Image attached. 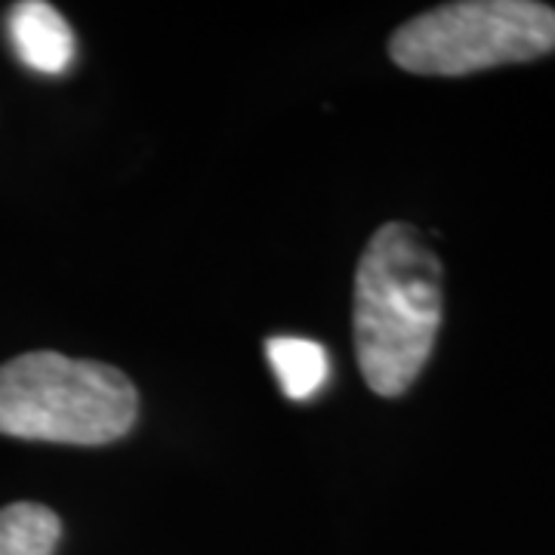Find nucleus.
<instances>
[{
	"label": "nucleus",
	"instance_id": "obj_1",
	"mask_svg": "<svg viewBox=\"0 0 555 555\" xmlns=\"http://www.w3.org/2000/svg\"><path fill=\"white\" fill-rule=\"evenodd\" d=\"M441 262L423 232L386 222L358 259L352 331L361 377L383 398L404 396L433 356L444 291Z\"/></svg>",
	"mask_w": 555,
	"mask_h": 555
},
{
	"label": "nucleus",
	"instance_id": "obj_3",
	"mask_svg": "<svg viewBox=\"0 0 555 555\" xmlns=\"http://www.w3.org/2000/svg\"><path fill=\"white\" fill-rule=\"evenodd\" d=\"M555 50V10L534 0H460L404 22L389 40L398 68L460 78Z\"/></svg>",
	"mask_w": 555,
	"mask_h": 555
},
{
	"label": "nucleus",
	"instance_id": "obj_6",
	"mask_svg": "<svg viewBox=\"0 0 555 555\" xmlns=\"http://www.w3.org/2000/svg\"><path fill=\"white\" fill-rule=\"evenodd\" d=\"M62 521L43 503H10L0 509V555H53Z\"/></svg>",
	"mask_w": 555,
	"mask_h": 555
},
{
	"label": "nucleus",
	"instance_id": "obj_5",
	"mask_svg": "<svg viewBox=\"0 0 555 555\" xmlns=\"http://www.w3.org/2000/svg\"><path fill=\"white\" fill-rule=\"evenodd\" d=\"M266 352L281 392L291 401H309L324 386L331 371V356L315 339L272 337L266 343Z\"/></svg>",
	"mask_w": 555,
	"mask_h": 555
},
{
	"label": "nucleus",
	"instance_id": "obj_2",
	"mask_svg": "<svg viewBox=\"0 0 555 555\" xmlns=\"http://www.w3.org/2000/svg\"><path fill=\"white\" fill-rule=\"evenodd\" d=\"M137 414V386L112 364L62 352L0 364V436L96 448L127 436Z\"/></svg>",
	"mask_w": 555,
	"mask_h": 555
},
{
	"label": "nucleus",
	"instance_id": "obj_4",
	"mask_svg": "<svg viewBox=\"0 0 555 555\" xmlns=\"http://www.w3.org/2000/svg\"><path fill=\"white\" fill-rule=\"evenodd\" d=\"M10 40L20 60L40 75H62L75 60V35L56 7L43 0H22L10 10Z\"/></svg>",
	"mask_w": 555,
	"mask_h": 555
}]
</instances>
